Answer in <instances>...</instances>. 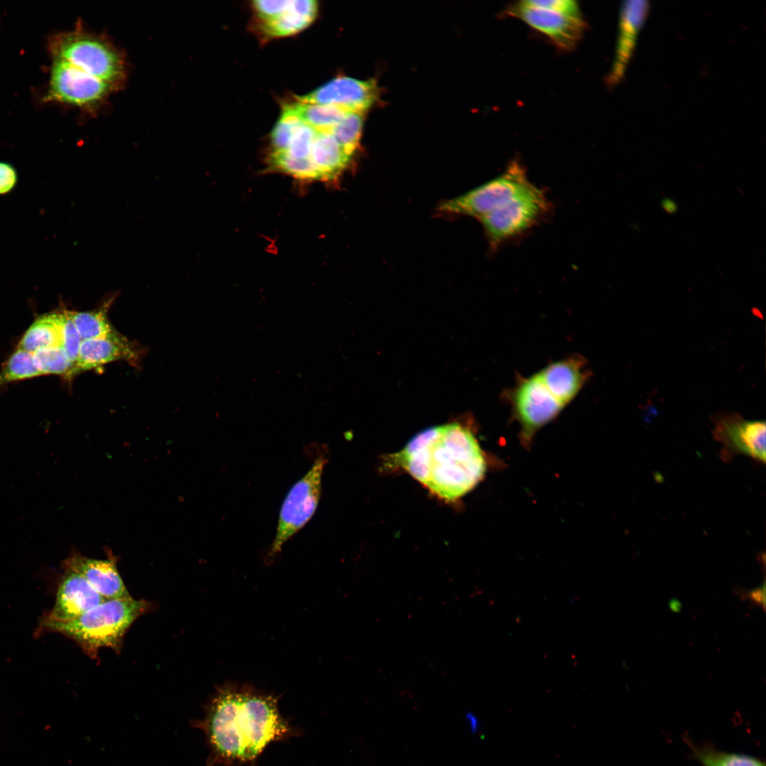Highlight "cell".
<instances>
[{
	"label": "cell",
	"mask_w": 766,
	"mask_h": 766,
	"mask_svg": "<svg viewBox=\"0 0 766 766\" xmlns=\"http://www.w3.org/2000/svg\"><path fill=\"white\" fill-rule=\"evenodd\" d=\"M17 182L16 170L10 164L0 162V195L11 192Z\"/></svg>",
	"instance_id": "33"
},
{
	"label": "cell",
	"mask_w": 766,
	"mask_h": 766,
	"mask_svg": "<svg viewBox=\"0 0 766 766\" xmlns=\"http://www.w3.org/2000/svg\"><path fill=\"white\" fill-rule=\"evenodd\" d=\"M438 497L452 501L474 488L485 474V455L471 430L458 423L427 428L388 460Z\"/></svg>",
	"instance_id": "2"
},
{
	"label": "cell",
	"mask_w": 766,
	"mask_h": 766,
	"mask_svg": "<svg viewBox=\"0 0 766 766\" xmlns=\"http://www.w3.org/2000/svg\"><path fill=\"white\" fill-rule=\"evenodd\" d=\"M714 438L724 445L725 458L736 454L765 461V422L749 421L737 413L719 414L713 420Z\"/></svg>",
	"instance_id": "11"
},
{
	"label": "cell",
	"mask_w": 766,
	"mask_h": 766,
	"mask_svg": "<svg viewBox=\"0 0 766 766\" xmlns=\"http://www.w3.org/2000/svg\"><path fill=\"white\" fill-rule=\"evenodd\" d=\"M326 462V459L323 455L318 457L286 496L280 509L274 541L267 554L270 561L273 560L285 543L301 530L316 512Z\"/></svg>",
	"instance_id": "6"
},
{
	"label": "cell",
	"mask_w": 766,
	"mask_h": 766,
	"mask_svg": "<svg viewBox=\"0 0 766 766\" xmlns=\"http://www.w3.org/2000/svg\"><path fill=\"white\" fill-rule=\"evenodd\" d=\"M42 376L33 353L16 349L6 360L0 371V387L11 382Z\"/></svg>",
	"instance_id": "23"
},
{
	"label": "cell",
	"mask_w": 766,
	"mask_h": 766,
	"mask_svg": "<svg viewBox=\"0 0 766 766\" xmlns=\"http://www.w3.org/2000/svg\"><path fill=\"white\" fill-rule=\"evenodd\" d=\"M33 356L42 375H60L65 379L73 366L62 347L40 349L33 353Z\"/></svg>",
	"instance_id": "26"
},
{
	"label": "cell",
	"mask_w": 766,
	"mask_h": 766,
	"mask_svg": "<svg viewBox=\"0 0 766 766\" xmlns=\"http://www.w3.org/2000/svg\"><path fill=\"white\" fill-rule=\"evenodd\" d=\"M552 210L544 191L531 183L497 209L480 218L492 250L521 238Z\"/></svg>",
	"instance_id": "5"
},
{
	"label": "cell",
	"mask_w": 766,
	"mask_h": 766,
	"mask_svg": "<svg viewBox=\"0 0 766 766\" xmlns=\"http://www.w3.org/2000/svg\"><path fill=\"white\" fill-rule=\"evenodd\" d=\"M111 301L108 300L104 306L91 311H71L73 323L82 340L101 338L115 331L107 315Z\"/></svg>",
	"instance_id": "22"
},
{
	"label": "cell",
	"mask_w": 766,
	"mask_h": 766,
	"mask_svg": "<svg viewBox=\"0 0 766 766\" xmlns=\"http://www.w3.org/2000/svg\"><path fill=\"white\" fill-rule=\"evenodd\" d=\"M734 593L738 596L742 600H748L750 602L754 604L755 606H758L765 611V581L761 586L752 589L746 590L737 587L734 591Z\"/></svg>",
	"instance_id": "34"
},
{
	"label": "cell",
	"mask_w": 766,
	"mask_h": 766,
	"mask_svg": "<svg viewBox=\"0 0 766 766\" xmlns=\"http://www.w3.org/2000/svg\"><path fill=\"white\" fill-rule=\"evenodd\" d=\"M587 362L572 355L553 362L536 373L541 382L565 406L579 394L590 377Z\"/></svg>",
	"instance_id": "16"
},
{
	"label": "cell",
	"mask_w": 766,
	"mask_h": 766,
	"mask_svg": "<svg viewBox=\"0 0 766 766\" xmlns=\"http://www.w3.org/2000/svg\"><path fill=\"white\" fill-rule=\"evenodd\" d=\"M47 99L87 111L99 107L116 89L113 86L62 61L52 60Z\"/></svg>",
	"instance_id": "9"
},
{
	"label": "cell",
	"mask_w": 766,
	"mask_h": 766,
	"mask_svg": "<svg viewBox=\"0 0 766 766\" xmlns=\"http://www.w3.org/2000/svg\"><path fill=\"white\" fill-rule=\"evenodd\" d=\"M378 95L374 80H360L338 77L314 91L300 96L297 101L321 105H333L349 111L364 112L375 101Z\"/></svg>",
	"instance_id": "12"
},
{
	"label": "cell",
	"mask_w": 766,
	"mask_h": 766,
	"mask_svg": "<svg viewBox=\"0 0 766 766\" xmlns=\"http://www.w3.org/2000/svg\"><path fill=\"white\" fill-rule=\"evenodd\" d=\"M520 2L529 7L548 10L575 18H583L579 3L573 0H526Z\"/></svg>",
	"instance_id": "31"
},
{
	"label": "cell",
	"mask_w": 766,
	"mask_h": 766,
	"mask_svg": "<svg viewBox=\"0 0 766 766\" xmlns=\"http://www.w3.org/2000/svg\"><path fill=\"white\" fill-rule=\"evenodd\" d=\"M140 352L135 345L116 331L101 338L84 340L65 379L70 381L82 372L118 360L135 364L141 357Z\"/></svg>",
	"instance_id": "13"
},
{
	"label": "cell",
	"mask_w": 766,
	"mask_h": 766,
	"mask_svg": "<svg viewBox=\"0 0 766 766\" xmlns=\"http://www.w3.org/2000/svg\"><path fill=\"white\" fill-rule=\"evenodd\" d=\"M504 397L519 425L521 442L526 447L536 433L565 407L541 382L536 373L527 377H519L515 384L504 392Z\"/></svg>",
	"instance_id": "7"
},
{
	"label": "cell",
	"mask_w": 766,
	"mask_h": 766,
	"mask_svg": "<svg viewBox=\"0 0 766 766\" xmlns=\"http://www.w3.org/2000/svg\"><path fill=\"white\" fill-rule=\"evenodd\" d=\"M283 109L317 131L330 133L332 128L349 111L336 106L299 101L285 105Z\"/></svg>",
	"instance_id": "21"
},
{
	"label": "cell",
	"mask_w": 766,
	"mask_h": 766,
	"mask_svg": "<svg viewBox=\"0 0 766 766\" xmlns=\"http://www.w3.org/2000/svg\"><path fill=\"white\" fill-rule=\"evenodd\" d=\"M270 165L291 176L306 180H321L320 175L309 157L295 158L284 152H272Z\"/></svg>",
	"instance_id": "27"
},
{
	"label": "cell",
	"mask_w": 766,
	"mask_h": 766,
	"mask_svg": "<svg viewBox=\"0 0 766 766\" xmlns=\"http://www.w3.org/2000/svg\"><path fill=\"white\" fill-rule=\"evenodd\" d=\"M150 607L148 601L132 596L106 600L75 618L41 623V629L55 631L72 638L94 658L103 648L118 652L128 628Z\"/></svg>",
	"instance_id": "3"
},
{
	"label": "cell",
	"mask_w": 766,
	"mask_h": 766,
	"mask_svg": "<svg viewBox=\"0 0 766 766\" xmlns=\"http://www.w3.org/2000/svg\"><path fill=\"white\" fill-rule=\"evenodd\" d=\"M65 569L83 576L105 599H118L131 596L117 570L113 558L93 559L73 553L64 562Z\"/></svg>",
	"instance_id": "17"
},
{
	"label": "cell",
	"mask_w": 766,
	"mask_h": 766,
	"mask_svg": "<svg viewBox=\"0 0 766 766\" xmlns=\"http://www.w3.org/2000/svg\"><path fill=\"white\" fill-rule=\"evenodd\" d=\"M82 341L73 323L71 311L62 309L61 346L73 365L77 358Z\"/></svg>",
	"instance_id": "30"
},
{
	"label": "cell",
	"mask_w": 766,
	"mask_h": 766,
	"mask_svg": "<svg viewBox=\"0 0 766 766\" xmlns=\"http://www.w3.org/2000/svg\"><path fill=\"white\" fill-rule=\"evenodd\" d=\"M669 608L674 612H679L682 609V604L677 599H672L669 601Z\"/></svg>",
	"instance_id": "35"
},
{
	"label": "cell",
	"mask_w": 766,
	"mask_h": 766,
	"mask_svg": "<svg viewBox=\"0 0 766 766\" xmlns=\"http://www.w3.org/2000/svg\"><path fill=\"white\" fill-rule=\"evenodd\" d=\"M531 183L525 167L519 160H513L499 175L458 197L445 201L440 205V210L479 220Z\"/></svg>",
	"instance_id": "8"
},
{
	"label": "cell",
	"mask_w": 766,
	"mask_h": 766,
	"mask_svg": "<svg viewBox=\"0 0 766 766\" xmlns=\"http://www.w3.org/2000/svg\"><path fill=\"white\" fill-rule=\"evenodd\" d=\"M363 112L348 111L332 128L331 134L351 155L357 149L362 134Z\"/></svg>",
	"instance_id": "25"
},
{
	"label": "cell",
	"mask_w": 766,
	"mask_h": 766,
	"mask_svg": "<svg viewBox=\"0 0 766 766\" xmlns=\"http://www.w3.org/2000/svg\"><path fill=\"white\" fill-rule=\"evenodd\" d=\"M278 701L250 686L218 687L204 718L192 724L205 735L206 766L250 765L270 743L294 736L297 731L280 714Z\"/></svg>",
	"instance_id": "1"
},
{
	"label": "cell",
	"mask_w": 766,
	"mask_h": 766,
	"mask_svg": "<svg viewBox=\"0 0 766 766\" xmlns=\"http://www.w3.org/2000/svg\"><path fill=\"white\" fill-rule=\"evenodd\" d=\"M682 740L689 748L690 757L701 766H765L763 760L721 750L710 741L695 743L687 733L682 736Z\"/></svg>",
	"instance_id": "20"
},
{
	"label": "cell",
	"mask_w": 766,
	"mask_h": 766,
	"mask_svg": "<svg viewBox=\"0 0 766 766\" xmlns=\"http://www.w3.org/2000/svg\"><path fill=\"white\" fill-rule=\"evenodd\" d=\"M292 1H254L253 7L259 18L263 21H269L286 11Z\"/></svg>",
	"instance_id": "32"
},
{
	"label": "cell",
	"mask_w": 766,
	"mask_h": 766,
	"mask_svg": "<svg viewBox=\"0 0 766 766\" xmlns=\"http://www.w3.org/2000/svg\"><path fill=\"white\" fill-rule=\"evenodd\" d=\"M291 1L288 9L269 21L262 22L261 29L267 36L281 37L296 33L307 27L313 19L299 13Z\"/></svg>",
	"instance_id": "24"
},
{
	"label": "cell",
	"mask_w": 766,
	"mask_h": 766,
	"mask_svg": "<svg viewBox=\"0 0 766 766\" xmlns=\"http://www.w3.org/2000/svg\"><path fill=\"white\" fill-rule=\"evenodd\" d=\"M62 309L38 317L24 333L17 349L31 353L44 348L61 346Z\"/></svg>",
	"instance_id": "19"
},
{
	"label": "cell",
	"mask_w": 766,
	"mask_h": 766,
	"mask_svg": "<svg viewBox=\"0 0 766 766\" xmlns=\"http://www.w3.org/2000/svg\"><path fill=\"white\" fill-rule=\"evenodd\" d=\"M352 155L330 133L318 132L313 142L309 158L318 170L321 180H333L348 165Z\"/></svg>",
	"instance_id": "18"
},
{
	"label": "cell",
	"mask_w": 766,
	"mask_h": 766,
	"mask_svg": "<svg viewBox=\"0 0 766 766\" xmlns=\"http://www.w3.org/2000/svg\"><path fill=\"white\" fill-rule=\"evenodd\" d=\"M48 45L52 60L67 62L116 89L125 80L123 55L102 35L79 26L53 35Z\"/></svg>",
	"instance_id": "4"
},
{
	"label": "cell",
	"mask_w": 766,
	"mask_h": 766,
	"mask_svg": "<svg viewBox=\"0 0 766 766\" xmlns=\"http://www.w3.org/2000/svg\"><path fill=\"white\" fill-rule=\"evenodd\" d=\"M300 121L296 116L283 109L282 114L271 135L272 152H282L287 150L295 128Z\"/></svg>",
	"instance_id": "28"
},
{
	"label": "cell",
	"mask_w": 766,
	"mask_h": 766,
	"mask_svg": "<svg viewBox=\"0 0 766 766\" xmlns=\"http://www.w3.org/2000/svg\"><path fill=\"white\" fill-rule=\"evenodd\" d=\"M59 584L55 605L41 623L67 621L101 604L106 599L77 572L65 569Z\"/></svg>",
	"instance_id": "14"
},
{
	"label": "cell",
	"mask_w": 766,
	"mask_h": 766,
	"mask_svg": "<svg viewBox=\"0 0 766 766\" xmlns=\"http://www.w3.org/2000/svg\"><path fill=\"white\" fill-rule=\"evenodd\" d=\"M649 9L650 4L646 0L623 1L620 9L618 35L614 57L606 79L608 85H616L623 79Z\"/></svg>",
	"instance_id": "15"
},
{
	"label": "cell",
	"mask_w": 766,
	"mask_h": 766,
	"mask_svg": "<svg viewBox=\"0 0 766 766\" xmlns=\"http://www.w3.org/2000/svg\"><path fill=\"white\" fill-rule=\"evenodd\" d=\"M502 14L518 18L546 35L561 51L573 50L587 28L583 18L529 7L520 1L506 6Z\"/></svg>",
	"instance_id": "10"
},
{
	"label": "cell",
	"mask_w": 766,
	"mask_h": 766,
	"mask_svg": "<svg viewBox=\"0 0 766 766\" xmlns=\"http://www.w3.org/2000/svg\"><path fill=\"white\" fill-rule=\"evenodd\" d=\"M318 131L301 121L296 126L287 150L284 152L295 158L309 157Z\"/></svg>",
	"instance_id": "29"
}]
</instances>
